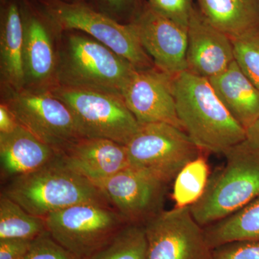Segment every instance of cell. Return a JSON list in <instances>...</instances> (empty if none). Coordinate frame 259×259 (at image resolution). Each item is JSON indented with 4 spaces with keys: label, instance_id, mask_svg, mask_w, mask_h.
Instances as JSON below:
<instances>
[{
    "label": "cell",
    "instance_id": "484cf974",
    "mask_svg": "<svg viewBox=\"0 0 259 259\" xmlns=\"http://www.w3.org/2000/svg\"><path fill=\"white\" fill-rule=\"evenodd\" d=\"M23 259H81L66 249L47 231L32 241L30 249Z\"/></svg>",
    "mask_w": 259,
    "mask_h": 259
},
{
    "label": "cell",
    "instance_id": "9c48e42d",
    "mask_svg": "<svg viewBox=\"0 0 259 259\" xmlns=\"http://www.w3.org/2000/svg\"><path fill=\"white\" fill-rule=\"evenodd\" d=\"M47 231L79 258H88L107 244L127 223L102 202L75 204L44 218Z\"/></svg>",
    "mask_w": 259,
    "mask_h": 259
},
{
    "label": "cell",
    "instance_id": "ba28073f",
    "mask_svg": "<svg viewBox=\"0 0 259 259\" xmlns=\"http://www.w3.org/2000/svg\"><path fill=\"white\" fill-rule=\"evenodd\" d=\"M126 148L130 168L166 185L201 151L185 131L163 122L141 125Z\"/></svg>",
    "mask_w": 259,
    "mask_h": 259
},
{
    "label": "cell",
    "instance_id": "30bf717a",
    "mask_svg": "<svg viewBox=\"0 0 259 259\" xmlns=\"http://www.w3.org/2000/svg\"><path fill=\"white\" fill-rule=\"evenodd\" d=\"M146 259H212L204 229L190 207L162 210L144 224Z\"/></svg>",
    "mask_w": 259,
    "mask_h": 259
},
{
    "label": "cell",
    "instance_id": "cb8c5ba5",
    "mask_svg": "<svg viewBox=\"0 0 259 259\" xmlns=\"http://www.w3.org/2000/svg\"><path fill=\"white\" fill-rule=\"evenodd\" d=\"M209 178V166L199 155L180 171L174 180L175 207H190L203 195Z\"/></svg>",
    "mask_w": 259,
    "mask_h": 259
},
{
    "label": "cell",
    "instance_id": "ac0fdd59",
    "mask_svg": "<svg viewBox=\"0 0 259 259\" xmlns=\"http://www.w3.org/2000/svg\"><path fill=\"white\" fill-rule=\"evenodd\" d=\"M0 74L3 89L20 90L25 88L23 23L20 0H2Z\"/></svg>",
    "mask_w": 259,
    "mask_h": 259
},
{
    "label": "cell",
    "instance_id": "d4e9b609",
    "mask_svg": "<svg viewBox=\"0 0 259 259\" xmlns=\"http://www.w3.org/2000/svg\"><path fill=\"white\" fill-rule=\"evenodd\" d=\"M231 39L235 61L259 90V27Z\"/></svg>",
    "mask_w": 259,
    "mask_h": 259
},
{
    "label": "cell",
    "instance_id": "7402d4cb",
    "mask_svg": "<svg viewBox=\"0 0 259 259\" xmlns=\"http://www.w3.org/2000/svg\"><path fill=\"white\" fill-rule=\"evenodd\" d=\"M47 231L45 219L27 212L13 199L0 197V240L33 241Z\"/></svg>",
    "mask_w": 259,
    "mask_h": 259
},
{
    "label": "cell",
    "instance_id": "4316f807",
    "mask_svg": "<svg viewBox=\"0 0 259 259\" xmlns=\"http://www.w3.org/2000/svg\"><path fill=\"white\" fill-rule=\"evenodd\" d=\"M97 10L122 23H128L147 0H95Z\"/></svg>",
    "mask_w": 259,
    "mask_h": 259
},
{
    "label": "cell",
    "instance_id": "8fae6325",
    "mask_svg": "<svg viewBox=\"0 0 259 259\" xmlns=\"http://www.w3.org/2000/svg\"><path fill=\"white\" fill-rule=\"evenodd\" d=\"M129 23L158 69L171 76L187 70V28L153 10L148 2Z\"/></svg>",
    "mask_w": 259,
    "mask_h": 259
},
{
    "label": "cell",
    "instance_id": "f1b7e54d",
    "mask_svg": "<svg viewBox=\"0 0 259 259\" xmlns=\"http://www.w3.org/2000/svg\"><path fill=\"white\" fill-rule=\"evenodd\" d=\"M32 241L23 239L0 240V259H23Z\"/></svg>",
    "mask_w": 259,
    "mask_h": 259
},
{
    "label": "cell",
    "instance_id": "d6986e66",
    "mask_svg": "<svg viewBox=\"0 0 259 259\" xmlns=\"http://www.w3.org/2000/svg\"><path fill=\"white\" fill-rule=\"evenodd\" d=\"M208 80L227 110L246 131L259 117L258 89L236 61Z\"/></svg>",
    "mask_w": 259,
    "mask_h": 259
},
{
    "label": "cell",
    "instance_id": "603a6c76",
    "mask_svg": "<svg viewBox=\"0 0 259 259\" xmlns=\"http://www.w3.org/2000/svg\"><path fill=\"white\" fill-rule=\"evenodd\" d=\"M144 224L127 223L106 245L85 259H146Z\"/></svg>",
    "mask_w": 259,
    "mask_h": 259
},
{
    "label": "cell",
    "instance_id": "2e32d148",
    "mask_svg": "<svg viewBox=\"0 0 259 259\" xmlns=\"http://www.w3.org/2000/svg\"><path fill=\"white\" fill-rule=\"evenodd\" d=\"M59 156L65 166L95 185L129 166L125 145L100 138H81Z\"/></svg>",
    "mask_w": 259,
    "mask_h": 259
},
{
    "label": "cell",
    "instance_id": "83f0119b",
    "mask_svg": "<svg viewBox=\"0 0 259 259\" xmlns=\"http://www.w3.org/2000/svg\"><path fill=\"white\" fill-rule=\"evenodd\" d=\"M212 259H259V242H234L212 250Z\"/></svg>",
    "mask_w": 259,
    "mask_h": 259
},
{
    "label": "cell",
    "instance_id": "7a4b0ae2",
    "mask_svg": "<svg viewBox=\"0 0 259 259\" xmlns=\"http://www.w3.org/2000/svg\"><path fill=\"white\" fill-rule=\"evenodd\" d=\"M54 86L87 89L122 96L136 67L88 34L66 30L58 35Z\"/></svg>",
    "mask_w": 259,
    "mask_h": 259
},
{
    "label": "cell",
    "instance_id": "d6a6232c",
    "mask_svg": "<svg viewBox=\"0 0 259 259\" xmlns=\"http://www.w3.org/2000/svg\"><path fill=\"white\" fill-rule=\"evenodd\" d=\"M258 2H259V0H258Z\"/></svg>",
    "mask_w": 259,
    "mask_h": 259
},
{
    "label": "cell",
    "instance_id": "4dcf8cb0",
    "mask_svg": "<svg viewBox=\"0 0 259 259\" xmlns=\"http://www.w3.org/2000/svg\"><path fill=\"white\" fill-rule=\"evenodd\" d=\"M246 141L252 146L259 148V117L246 130Z\"/></svg>",
    "mask_w": 259,
    "mask_h": 259
},
{
    "label": "cell",
    "instance_id": "6da1fadb",
    "mask_svg": "<svg viewBox=\"0 0 259 259\" xmlns=\"http://www.w3.org/2000/svg\"><path fill=\"white\" fill-rule=\"evenodd\" d=\"M177 115L182 129L201 150L224 154L246 139L209 80L184 71L172 79Z\"/></svg>",
    "mask_w": 259,
    "mask_h": 259
},
{
    "label": "cell",
    "instance_id": "7c38bea8",
    "mask_svg": "<svg viewBox=\"0 0 259 259\" xmlns=\"http://www.w3.org/2000/svg\"><path fill=\"white\" fill-rule=\"evenodd\" d=\"M95 185L127 223L144 224L163 210L166 184L130 167Z\"/></svg>",
    "mask_w": 259,
    "mask_h": 259
},
{
    "label": "cell",
    "instance_id": "44dd1931",
    "mask_svg": "<svg viewBox=\"0 0 259 259\" xmlns=\"http://www.w3.org/2000/svg\"><path fill=\"white\" fill-rule=\"evenodd\" d=\"M203 229L212 250L234 242H259V197Z\"/></svg>",
    "mask_w": 259,
    "mask_h": 259
},
{
    "label": "cell",
    "instance_id": "3957f363",
    "mask_svg": "<svg viewBox=\"0 0 259 259\" xmlns=\"http://www.w3.org/2000/svg\"><path fill=\"white\" fill-rule=\"evenodd\" d=\"M2 193L44 218L75 204H111L97 186L65 166L59 156L39 169L9 180Z\"/></svg>",
    "mask_w": 259,
    "mask_h": 259
},
{
    "label": "cell",
    "instance_id": "4fadbf2b",
    "mask_svg": "<svg viewBox=\"0 0 259 259\" xmlns=\"http://www.w3.org/2000/svg\"><path fill=\"white\" fill-rule=\"evenodd\" d=\"M23 23L25 88L49 90L54 84L58 33L44 12L20 0Z\"/></svg>",
    "mask_w": 259,
    "mask_h": 259
},
{
    "label": "cell",
    "instance_id": "e0dca14e",
    "mask_svg": "<svg viewBox=\"0 0 259 259\" xmlns=\"http://www.w3.org/2000/svg\"><path fill=\"white\" fill-rule=\"evenodd\" d=\"M58 156L52 148L20 125L9 134H0L2 178L10 180L35 171Z\"/></svg>",
    "mask_w": 259,
    "mask_h": 259
},
{
    "label": "cell",
    "instance_id": "5bb4252c",
    "mask_svg": "<svg viewBox=\"0 0 259 259\" xmlns=\"http://www.w3.org/2000/svg\"><path fill=\"white\" fill-rule=\"evenodd\" d=\"M172 79L173 76L154 66L136 70L126 83L122 99L140 125L163 122L182 129L177 115Z\"/></svg>",
    "mask_w": 259,
    "mask_h": 259
},
{
    "label": "cell",
    "instance_id": "8992f818",
    "mask_svg": "<svg viewBox=\"0 0 259 259\" xmlns=\"http://www.w3.org/2000/svg\"><path fill=\"white\" fill-rule=\"evenodd\" d=\"M2 92V103L8 107L19 125L58 154L83 138L69 107L50 90L24 88L3 89Z\"/></svg>",
    "mask_w": 259,
    "mask_h": 259
},
{
    "label": "cell",
    "instance_id": "f546056e",
    "mask_svg": "<svg viewBox=\"0 0 259 259\" xmlns=\"http://www.w3.org/2000/svg\"><path fill=\"white\" fill-rule=\"evenodd\" d=\"M19 125L18 121L8 107L2 103L0 105V134H9Z\"/></svg>",
    "mask_w": 259,
    "mask_h": 259
},
{
    "label": "cell",
    "instance_id": "52a82bcc",
    "mask_svg": "<svg viewBox=\"0 0 259 259\" xmlns=\"http://www.w3.org/2000/svg\"><path fill=\"white\" fill-rule=\"evenodd\" d=\"M49 90L69 107L83 138L112 140L126 146L139 131L141 125L120 95L61 86Z\"/></svg>",
    "mask_w": 259,
    "mask_h": 259
},
{
    "label": "cell",
    "instance_id": "5b68a950",
    "mask_svg": "<svg viewBox=\"0 0 259 259\" xmlns=\"http://www.w3.org/2000/svg\"><path fill=\"white\" fill-rule=\"evenodd\" d=\"M42 11L58 35L66 30L82 32L110 48L134 65L136 69L154 67L152 59L141 46L129 23H120L85 3L42 0Z\"/></svg>",
    "mask_w": 259,
    "mask_h": 259
},
{
    "label": "cell",
    "instance_id": "277c9868",
    "mask_svg": "<svg viewBox=\"0 0 259 259\" xmlns=\"http://www.w3.org/2000/svg\"><path fill=\"white\" fill-rule=\"evenodd\" d=\"M223 155L224 164L209 176L203 195L190 206L192 216L202 228L259 197V148L245 140Z\"/></svg>",
    "mask_w": 259,
    "mask_h": 259
},
{
    "label": "cell",
    "instance_id": "ffe728a7",
    "mask_svg": "<svg viewBox=\"0 0 259 259\" xmlns=\"http://www.w3.org/2000/svg\"><path fill=\"white\" fill-rule=\"evenodd\" d=\"M205 18L231 38L259 27L258 0H194Z\"/></svg>",
    "mask_w": 259,
    "mask_h": 259
},
{
    "label": "cell",
    "instance_id": "9a60e30c",
    "mask_svg": "<svg viewBox=\"0 0 259 259\" xmlns=\"http://www.w3.org/2000/svg\"><path fill=\"white\" fill-rule=\"evenodd\" d=\"M187 28L186 71L208 79L235 61L231 37L209 23L195 4Z\"/></svg>",
    "mask_w": 259,
    "mask_h": 259
},
{
    "label": "cell",
    "instance_id": "1f68e13d",
    "mask_svg": "<svg viewBox=\"0 0 259 259\" xmlns=\"http://www.w3.org/2000/svg\"><path fill=\"white\" fill-rule=\"evenodd\" d=\"M62 1L66 2V3H84L83 0H62Z\"/></svg>",
    "mask_w": 259,
    "mask_h": 259
}]
</instances>
